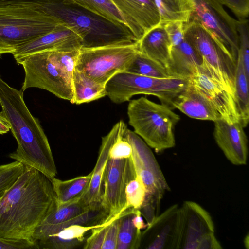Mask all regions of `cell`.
<instances>
[{
  "label": "cell",
  "instance_id": "74e56055",
  "mask_svg": "<svg viewBox=\"0 0 249 249\" xmlns=\"http://www.w3.org/2000/svg\"><path fill=\"white\" fill-rule=\"evenodd\" d=\"M36 244L31 240L7 238L0 236V249H37Z\"/></svg>",
  "mask_w": 249,
  "mask_h": 249
},
{
  "label": "cell",
  "instance_id": "603a6c76",
  "mask_svg": "<svg viewBox=\"0 0 249 249\" xmlns=\"http://www.w3.org/2000/svg\"><path fill=\"white\" fill-rule=\"evenodd\" d=\"M139 51L167 68L170 61L171 44L162 24L148 31L138 42Z\"/></svg>",
  "mask_w": 249,
  "mask_h": 249
},
{
  "label": "cell",
  "instance_id": "3957f363",
  "mask_svg": "<svg viewBox=\"0 0 249 249\" xmlns=\"http://www.w3.org/2000/svg\"><path fill=\"white\" fill-rule=\"evenodd\" d=\"M34 0L44 13L74 29L82 38V48L138 42L128 27L115 24L77 4L66 0Z\"/></svg>",
  "mask_w": 249,
  "mask_h": 249
},
{
  "label": "cell",
  "instance_id": "4dcf8cb0",
  "mask_svg": "<svg viewBox=\"0 0 249 249\" xmlns=\"http://www.w3.org/2000/svg\"><path fill=\"white\" fill-rule=\"evenodd\" d=\"M66 0L77 4L115 24L128 27L124 19L111 0Z\"/></svg>",
  "mask_w": 249,
  "mask_h": 249
},
{
  "label": "cell",
  "instance_id": "44dd1931",
  "mask_svg": "<svg viewBox=\"0 0 249 249\" xmlns=\"http://www.w3.org/2000/svg\"><path fill=\"white\" fill-rule=\"evenodd\" d=\"M172 108H177L190 118L214 122L222 118L210 101L189 83L173 100Z\"/></svg>",
  "mask_w": 249,
  "mask_h": 249
},
{
  "label": "cell",
  "instance_id": "5bb4252c",
  "mask_svg": "<svg viewBox=\"0 0 249 249\" xmlns=\"http://www.w3.org/2000/svg\"><path fill=\"white\" fill-rule=\"evenodd\" d=\"M188 81L210 101L223 119L229 122H240L233 96L203 60L196 68Z\"/></svg>",
  "mask_w": 249,
  "mask_h": 249
},
{
  "label": "cell",
  "instance_id": "9c48e42d",
  "mask_svg": "<svg viewBox=\"0 0 249 249\" xmlns=\"http://www.w3.org/2000/svg\"><path fill=\"white\" fill-rule=\"evenodd\" d=\"M184 34L234 98L237 62L216 37L199 23L195 21L184 23Z\"/></svg>",
  "mask_w": 249,
  "mask_h": 249
},
{
  "label": "cell",
  "instance_id": "8d00e7d4",
  "mask_svg": "<svg viewBox=\"0 0 249 249\" xmlns=\"http://www.w3.org/2000/svg\"><path fill=\"white\" fill-rule=\"evenodd\" d=\"M120 215L108 224L102 249H116Z\"/></svg>",
  "mask_w": 249,
  "mask_h": 249
},
{
  "label": "cell",
  "instance_id": "f35d334b",
  "mask_svg": "<svg viewBox=\"0 0 249 249\" xmlns=\"http://www.w3.org/2000/svg\"><path fill=\"white\" fill-rule=\"evenodd\" d=\"M132 221L135 227L139 231H141L142 230L145 229L147 226V224L144 222L139 210H135Z\"/></svg>",
  "mask_w": 249,
  "mask_h": 249
},
{
  "label": "cell",
  "instance_id": "6da1fadb",
  "mask_svg": "<svg viewBox=\"0 0 249 249\" xmlns=\"http://www.w3.org/2000/svg\"><path fill=\"white\" fill-rule=\"evenodd\" d=\"M57 205L51 178L24 165L22 174L0 199V236L33 241L36 229Z\"/></svg>",
  "mask_w": 249,
  "mask_h": 249
},
{
  "label": "cell",
  "instance_id": "8992f818",
  "mask_svg": "<svg viewBox=\"0 0 249 249\" xmlns=\"http://www.w3.org/2000/svg\"><path fill=\"white\" fill-rule=\"evenodd\" d=\"M188 79L180 77L154 78L124 71L116 74L106 83V93L117 104L129 101L137 94L153 95L172 108L173 100L187 87Z\"/></svg>",
  "mask_w": 249,
  "mask_h": 249
},
{
  "label": "cell",
  "instance_id": "7a4b0ae2",
  "mask_svg": "<svg viewBox=\"0 0 249 249\" xmlns=\"http://www.w3.org/2000/svg\"><path fill=\"white\" fill-rule=\"evenodd\" d=\"M23 92L10 86L0 75L1 111L18 144L9 156L51 178H55L57 171L48 138L39 120L28 108Z\"/></svg>",
  "mask_w": 249,
  "mask_h": 249
},
{
  "label": "cell",
  "instance_id": "52a82bcc",
  "mask_svg": "<svg viewBox=\"0 0 249 249\" xmlns=\"http://www.w3.org/2000/svg\"><path fill=\"white\" fill-rule=\"evenodd\" d=\"M138 50V42L82 48L75 70L105 86L115 75L126 71Z\"/></svg>",
  "mask_w": 249,
  "mask_h": 249
},
{
  "label": "cell",
  "instance_id": "4316f807",
  "mask_svg": "<svg viewBox=\"0 0 249 249\" xmlns=\"http://www.w3.org/2000/svg\"><path fill=\"white\" fill-rule=\"evenodd\" d=\"M160 17V23L190 21L194 10L192 0H154Z\"/></svg>",
  "mask_w": 249,
  "mask_h": 249
},
{
  "label": "cell",
  "instance_id": "d6986e66",
  "mask_svg": "<svg viewBox=\"0 0 249 249\" xmlns=\"http://www.w3.org/2000/svg\"><path fill=\"white\" fill-rule=\"evenodd\" d=\"M214 140L225 156L232 164H247L248 140L240 122H229L223 118L214 122Z\"/></svg>",
  "mask_w": 249,
  "mask_h": 249
},
{
  "label": "cell",
  "instance_id": "9a60e30c",
  "mask_svg": "<svg viewBox=\"0 0 249 249\" xmlns=\"http://www.w3.org/2000/svg\"><path fill=\"white\" fill-rule=\"evenodd\" d=\"M171 44L170 61L168 70L174 77L189 78L203 58L193 44L185 36L184 23L175 21L163 24Z\"/></svg>",
  "mask_w": 249,
  "mask_h": 249
},
{
  "label": "cell",
  "instance_id": "484cf974",
  "mask_svg": "<svg viewBox=\"0 0 249 249\" xmlns=\"http://www.w3.org/2000/svg\"><path fill=\"white\" fill-rule=\"evenodd\" d=\"M73 101L77 105L89 103L106 96L105 86L74 70L72 78Z\"/></svg>",
  "mask_w": 249,
  "mask_h": 249
},
{
  "label": "cell",
  "instance_id": "1f68e13d",
  "mask_svg": "<svg viewBox=\"0 0 249 249\" xmlns=\"http://www.w3.org/2000/svg\"><path fill=\"white\" fill-rule=\"evenodd\" d=\"M146 196L145 187L137 176L127 184L125 190V210L128 209L140 210L143 205Z\"/></svg>",
  "mask_w": 249,
  "mask_h": 249
},
{
  "label": "cell",
  "instance_id": "e0dca14e",
  "mask_svg": "<svg viewBox=\"0 0 249 249\" xmlns=\"http://www.w3.org/2000/svg\"><path fill=\"white\" fill-rule=\"evenodd\" d=\"M180 207L174 204L159 214L142 232L147 249H178L180 230Z\"/></svg>",
  "mask_w": 249,
  "mask_h": 249
},
{
  "label": "cell",
  "instance_id": "7c38bea8",
  "mask_svg": "<svg viewBox=\"0 0 249 249\" xmlns=\"http://www.w3.org/2000/svg\"><path fill=\"white\" fill-rule=\"evenodd\" d=\"M107 216L101 205L87 207L79 201L57 205L55 209L37 228L33 241L37 245L38 242L72 224L89 226L101 224L106 221Z\"/></svg>",
  "mask_w": 249,
  "mask_h": 249
},
{
  "label": "cell",
  "instance_id": "ba28073f",
  "mask_svg": "<svg viewBox=\"0 0 249 249\" xmlns=\"http://www.w3.org/2000/svg\"><path fill=\"white\" fill-rule=\"evenodd\" d=\"M25 72L21 89L30 88L46 90L56 96L72 103V79L55 60L52 51L34 53L16 61Z\"/></svg>",
  "mask_w": 249,
  "mask_h": 249
},
{
  "label": "cell",
  "instance_id": "8fae6325",
  "mask_svg": "<svg viewBox=\"0 0 249 249\" xmlns=\"http://www.w3.org/2000/svg\"><path fill=\"white\" fill-rule=\"evenodd\" d=\"M194 10L190 21L202 24L220 41L237 62L239 40L237 20L215 0H192Z\"/></svg>",
  "mask_w": 249,
  "mask_h": 249
},
{
  "label": "cell",
  "instance_id": "30bf717a",
  "mask_svg": "<svg viewBox=\"0 0 249 249\" xmlns=\"http://www.w3.org/2000/svg\"><path fill=\"white\" fill-rule=\"evenodd\" d=\"M125 138L132 147L130 158L136 175L146 190L145 201L160 206L163 195L170 189L153 152L139 136L128 128Z\"/></svg>",
  "mask_w": 249,
  "mask_h": 249
},
{
  "label": "cell",
  "instance_id": "d4e9b609",
  "mask_svg": "<svg viewBox=\"0 0 249 249\" xmlns=\"http://www.w3.org/2000/svg\"><path fill=\"white\" fill-rule=\"evenodd\" d=\"M91 177V172L85 176L62 180L51 178L58 205L79 201L88 189Z\"/></svg>",
  "mask_w": 249,
  "mask_h": 249
},
{
  "label": "cell",
  "instance_id": "d6a6232c",
  "mask_svg": "<svg viewBox=\"0 0 249 249\" xmlns=\"http://www.w3.org/2000/svg\"><path fill=\"white\" fill-rule=\"evenodd\" d=\"M24 169V165L17 160L0 165V199L15 183Z\"/></svg>",
  "mask_w": 249,
  "mask_h": 249
},
{
  "label": "cell",
  "instance_id": "d590c367",
  "mask_svg": "<svg viewBox=\"0 0 249 249\" xmlns=\"http://www.w3.org/2000/svg\"><path fill=\"white\" fill-rule=\"evenodd\" d=\"M229 8L238 19L247 18L249 14V0H215Z\"/></svg>",
  "mask_w": 249,
  "mask_h": 249
},
{
  "label": "cell",
  "instance_id": "f1b7e54d",
  "mask_svg": "<svg viewBox=\"0 0 249 249\" xmlns=\"http://www.w3.org/2000/svg\"><path fill=\"white\" fill-rule=\"evenodd\" d=\"M135 209L124 211L119 217L116 249H136L140 247L142 231L134 226L132 218Z\"/></svg>",
  "mask_w": 249,
  "mask_h": 249
},
{
  "label": "cell",
  "instance_id": "5b68a950",
  "mask_svg": "<svg viewBox=\"0 0 249 249\" xmlns=\"http://www.w3.org/2000/svg\"><path fill=\"white\" fill-rule=\"evenodd\" d=\"M127 115L134 132L149 147L160 151L175 145L174 129L180 116L168 106L141 97L129 102Z\"/></svg>",
  "mask_w": 249,
  "mask_h": 249
},
{
  "label": "cell",
  "instance_id": "4fadbf2b",
  "mask_svg": "<svg viewBox=\"0 0 249 249\" xmlns=\"http://www.w3.org/2000/svg\"><path fill=\"white\" fill-rule=\"evenodd\" d=\"M136 177L131 158L108 159L104 172L101 205L107 214L108 221L125 211V190L128 183Z\"/></svg>",
  "mask_w": 249,
  "mask_h": 249
},
{
  "label": "cell",
  "instance_id": "cb8c5ba5",
  "mask_svg": "<svg viewBox=\"0 0 249 249\" xmlns=\"http://www.w3.org/2000/svg\"><path fill=\"white\" fill-rule=\"evenodd\" d=\"M104 223L90 226L77 224L70 225L38 242L37 248L46 249L75 248L83 242L85 235L89 231Z\"/></svg>",
  "mask_w": 249,
  "mask_h": 249
},
{
  "label": "cell",
  "instance_id": "277c9868",
  "mask_svg": "<svg viewBox=\"0 0 249 249\" xmlns=\"http://www.w3.org/2000/svg\"><path fill=\"white\" fill-rule=\"evenodd\" d=\"M62 23L44 13L34 0H0V56Z\"/></svg>",
  "mask_w": 249,
  "mask_h": 249
},
{
  "label": "cell",
  "instance_id": "ffe728a7",
  "mask_svg": "<svg viewBox=\"0 0 249 249\" xmlns=\"http://www.w3.org/2000/svg\"><path fill=\"white\" fill-rule=\"evenodd\" d=\"M138 42L148 31L160 24L154 0H111Z\"/></svg>",
  "mask_w": 249,
  "mask_h": 249
},
{
  "label": "cell",
  "instance_id": "f546056e",
  "mask_svg": "<svg viewBox=\"0 0 249 249\" xmlns=\"http://www.w3.org/2000/svg\"><path fill=\"white\" fill-rule=\"evenodd\" d=\"M125 71L158 78L174 77L167 68L143 54L139 50Z\"/></svg>",
  "mask_w": 249,
  "mask_h": 249
},
{
  "label": "cell",
  "instance_id": "e575fe53",
  "mask_svg": "<svg viewBox=\"0 0 249 249\" xmlns=\"http://www.w3.org/2000/svg\"><path fill=\"white\" fill-rule=\"evenodd\" d=\"M113 220L106 222L102 225L91 230V233L87 239L83 248L84 249H102L107 226Z\"/></svg>",
  "mask_w": 249,
  "mask_h": 249
},
{
  "label": "cell",
  "instance_id": "836d02e7",
  "mask_svg": "<svg viewBox=\"0 0 249 249\" xmlns=\"http://www.w3.org/2000/svg\"><path fill=\"white\" fill-rule=\"evenodd\" d=\"M239 46L238 55L240 57L245 73L249 78V29L247 18L238 19L237 23Z\"/></svg>",
  "mask_w": 249,
  "mask_h": 249
},
{
  "label": "cell",
  "instance_id": "7402d4cb",
  "mask_svg": "<svg viewBox=\"0 0 249 249\" xmlns=\"http://www.w3.org/2000/svg\"><path fill=\"white\" fill-rule=\"evenodd\" d=\"M118 130L116 123L107 135L102 137L101 144L95 165L91 172V177L88 189L79 201L87 207L101 203L102 180L106 165L109 157V151Z\"/></svg>",
  "mask_w": 249,
  "mask_h": 249
},
{
  "label": "cell",
  "instance_id": "ab89813d",
  "mask_svg": "<svg viewBox=\"0 0 249 249\" xmlns=\"http://www.w3.org/2000/svg\"><path fill=\"white\" fill-rule=\"evenodd\" d=\"M249 234H247V235L245 237L244 240V243L245 247L248 249H249Z\"/></svg>",
  "mask_w": 249,
  "mask_h": 249
},
{
  "label": "cell",
  "instance_id": "2e32d148",
  "mask_svg": "<svg viewBox=\"0 0 249 249\" xmlns=\"http://www.w3.org/2000/svg\"><path fill=\"white\" fill-rule=\"evenodd\" d=\"M181 223L178 249H198L201 242L214 234L210 213L198 204L184 201L180 207Z\"/></svg>",
  "mask_w": 249,
  "mask_h": 249
},
{
  "label": "cell",
  "instance_id": "83f0119b",
  "mask_svg": "<svg viewBox=\"0 0 249 249\" xmlns=\"http://www.w3.org/2000/svg\"><path fill=\"white\" fill-rule=\"evenodd\" d=\"M249 78L247 77L240 57L238 55L234 79V100L244 127L249 121Z\"/></svg>",
  "mask_w": 249,
  "mask_h": 249
},
{
  "label": "cell",
  "instance_id": "ac0fdd59",
  "mask_svg": "<svg viewBox=\"0 0 249 249\" xmlns=\"http://www.w3.org/2000/svg\"><path fill=\"white\" fill-rule=\"evenodd\" d=\"M82 39L73 29L60 24L54 30L18 47L12 54L16 61L28 55L46 51L79 50Z\"/></svg>",
  "mask_w": 249,
  "mask_h": 249
}]
</instances>
